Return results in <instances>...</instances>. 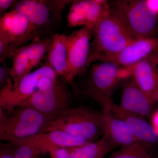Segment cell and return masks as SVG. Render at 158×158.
<instances>
[{
    "label": "cell",
    "mask_w": 158,
    "mask_h": 158,
    "mask_svg": "<svg viewBox=\"0 0 158 158\" xmlns=\"http://www.w3.org/2000/svg\"><path fill=\"white\" fill-rule=\"evenodd\" d=\"M87 67L94 62L111 61L122 51L138 39L116 6L110 7L93 27Z\"/></svg>",
    "instance_id": "1"
},
{
    "label": "cell",
    "mask_w": 158,
    "mask_h": 158,
    "mask_svg": "<svg viewBox=\"0 0 158 158\" xmlns=\"http://www.w3.org/2000/svg\"><path fill=\"white\" fill-rule=\"evenodd\" d=\"M7 116L0 108V139L11 143L45 132L52 121L36 109L27 106H19Z\"/></svg>",
    "instance_id": "2"
},
{
    "label": "cell",
    "mask_w": 158,
    "mask_h": 158,
    "mask_svg": "<svg viewBox=\"0 0 158 158\" xmlns=\"http://www.w3.org/2000/svg\"><path fill=\"white\" fill-rule=\"evenodd\" d=\"M68 85L57 75L43 78L39 82L37 91L20 106L34 108L53 120L70 107L71 94Z\"/></svg>",
    "instance_id": "3"
},
{
    "label": "cell",
    "mask_w": 158,
    "mask_h": 158,
    "mask_svg": "<svg viewBox=\"0 0 158 158\" xmlns=\"http://www.w3.org/2000/svg\"><path fill=\"white\" fill-rule=\"evenodd\" d=\"M100 116L101 113L87 107H70L49 122L45 132L61 130L93 142L102 134Z\"/></svg>",
    "instance_id": "4"
},
{
    "label": "cell",
    "mask_w": 158,
    "mask_h": 158,
    "mask_svg": "<svg viewBox=\"0 0 158 158\" xmlns=\"http://www.w3.org/2000/svg\"><path fill=\"white\" fill-rule=\"evenodd\" d=\"M46 60L44 64L33 72L26 75L16 83L9 79L0 90V108L9 113L29 99L37 90L40 80L57 75Z\"/></svg>",
    "instance_id": "5"
},
{
    "label": "cell",
    "mask_w": 158,
    "mask_h": 158,
    "mask_svg": "<svg viewBox=\"0 0 158 158\" xmlns=\"http://www.w3.org/2000/svg\"><path fill=\"white\" fill-rule=\"evenodd\" d=\"M93 27L85 26L67 36L68 74L65 82L70 85L75 94H80L74 81L76 77L85 73L90 53V39Z\"/></svg>",
    "instance_id": "6"
},
{
    "label": "cell",
    "mask_w": 158,
    "mask_h": 158,
    "mask_svg": "<svg viewBox=\"0 0 158 158\" xmlns=\"http://www.w3.org/2000/svg\"><path fill=\"white\" fill-rule=\"evenodd\" d=\"M42 34L40 28L14 9L6 12L0 19V39L9 45L12 56L15 50L29 41L42 37Z\"/></svg>",
    "instance_id": "7"
},
{
    "label": "cell",
    "mask_w": 158,
    "mask_h": 158,
    "mask_svg": "<svg viewBox=\"0 0 158 158\" xmlns=\"http://www.w3.org/2000/svg\"><path fill=\"white\" fill-rule=\"evenodd\" d=\"M116 6L137 39L152 37L157 15L149 9L147 1H118Z\"/></svg>",
    "instance_id": "8"
},
{
    "label": "cell",
    "mask_w": 158,
    "mask_h": 158,
    "mask_svg": "<svg viewBox=\"0 0 158 158\" xmlns=\"http://www.w3.org/2000/svg\"><path fill=\"white\" fill-rule=\"evenodd\" d=\"M94 100L100 105L102 110L110 111L128 126L138 141L153 146L158 142V135L154 127L142 116L129 113L115 104L110 97L98 94Z\"/></svg>",
    "instance_id": "9"
},
{
    "label": "cell",
    "mask_w": 158,
    "mask_h": 158,
    "mask_svg": "<svg viewBox=\"0 0 158 158\" xmlns=\"http://www.w3.org/2000/svg\"><path fill=\"white\" fill-rule=\"evenodd\" d=\"M131 76L129 68H124L113 61L99 62L92 66L88 89L110 97L119 80Z\"/></svg>",
    "instance_id": "10"
},
{
    "label": "cell",
    "mask_w": 158,
    "mask_h": 158,
    "mask_svg": "<svg viewBox=\"0 0 158 158\" xmlns=\"http://www.w3.org/2000/svg\"><path fill=\"white\" fill-rule=\"evenodd\" d=\"M90 141L61 130H54L47 132L11 142L14 145L27 144L37 148L42 154L48 153L52 148H73L80 147Z\"/></svg>",
    "instance_id": "11"
},
{
    "label": "cell",
    "mask_w": 158,
    "mask_h": 158,
    "mask_svg": "<svg viewBox=\"0 0 158 158\" xmlns=\"http://www.w3.org/2000/svg\"><path fill=\"white\" fill-rule=\"evenodd\" d=\"M106 11V5L102 0L73 1L67 15L68 27H93Z\"/></svg>",
    "instance_id": "12"
},
{
    "label": "cell",
    "mask_w": 158,
    "mask_h": 158,
    "mask_svg": "<svg viewBox=\"0 0 158 158\" xmlns=\"http://www.w3.org/2000/svg\"><path fill=\"white\" fill-rule=\"evenodd\" d=\"M130 69L131 76L138 87L156 102L158 93V51Z\"/></svg>",
    "instance_id": "13"
},
{
    "label": "cell",
    "mask_w": 158,
    "mask_h": 158,
    "mask_svg": "<svg viewBox=\"0 0 158 158\" xmlns=\"http://www.w3.org/2000/svg\"><path fill=\"white\" fill-rule=\"evenodd\" d=\"M154 102L138 87L132 77L125 83L119 106L129 113L142 116H149Z\"/></svg>",
    "instance_id": "14"
},
{
    "label": "cell",
    "mask_w": 158,
    "mask_h": 158,
    "mask_svg": "<svg viewBox=\"0 0 158 158\" xmlns=\"http://www.w3.org/2000/svg\"><path fill=\"white\" fill-rule=\"evenodd\" d=\"M100 126L103 135L106 136L116 147L138 141L128 126L107 110H102L101 113Z\"/></svg>",
    "instance_id": "15"
},
{
    "label": "cell",
    "mask_w": 158,
    "mask_h": 158,
    "mask_svg": "<svg viewBox=\"0 0 158 158\" xmlns=\"http://www.w3.org/2000/svg\"><path fill=\"white\" fill-rule=\"evenodd\" d=\"M158 51V38H139L127 46L111 61L123 68H130Z\"/></svg>",
    "instance_id": "16"
},
{
    "label": "cell",
    "mask_w": 158,
    "mask_h": 158,
    "mask_svg": "<svg viewBox=\"0 0 158 158\" xmlns=\"http://www.w3.org/2000/svg\"><path fill=\"white\" fill-rule=\"evenodd\" d=\"M52 36V44L46 60L57 74L65 81L68 74L67 36L65 34H56Z\"/></svg>",
    "instance_id": "17"
},
{
    "label": "cell",
    "mask_w": 158,
    "mask_h": 158,
    "mask_svg": "<svg viewBox=\"0 0 158 158\" xmlns=\"http://www.w3.org/2000/svg\"><path fill=\"white\" fill-rule=\"evenodd\" d=\"M13 9L40 28L45 26L50 18L51 10L45 1L23 0L16 2Z\"/></svg>",
    "instance_id": "18"
},
{
    "label": "cell",
    "mask_w": 158,
    "mask_h": 158,
    "mask_svg": "<svg viewBox=\"0 0 158 158\" xmlns=\"http://www.w3.org/2000/svg\"><path fill=\"white\" fill-rule=\"evenodd\" d=\"M116 146L106 136L96 142H90L80 147L71 148L72 158H103Z\"/></svg>",
    "instance_id": "19"
},
{
    "label": "cell",
    "mask_w": 158,
    "mask_h": 158,
    "mask_svg": "<svg viewBox=\"0 0 158 158\" xmlns=\"http://www.w3.org/2000/svg\"><path fill=\"white\" fill-rule=\"evenodd\" d=\"M11 58L13 64L9 71L12 82L16 83L23 77L30 73L32 69L28 53L27 46L15 50Z\"/></svg>",
    "instance_id": "20"
},
{
    "label": "cell",
    "mask_w": 158,
    "mask_h": 158,
    "mask_svg": "<svg viewBox=\"0 0 158 158\" xmlns=\"http://www.w3.org/2000/svg\"><path fill=\"white\" fill-rule=\"evenodd\" d=\"M53 40L52 35L38 37L27 45L32 69L36 67L43 59L44 55L49 52L52 44Z\"/></svg>",
    "instance_id": "21"
},
{
    "label": "cell",
    "mask_w": 158,
    "mask_h": 158,
    "mask_svg": "<svg viewBox=\"0 0 158 158\" xmlns=\"http://www.w3.org/2000/svg\"><path fill=\"white\" fill-rule=\"evenodd\" d=\"M153 146L142 141L122 146L121 148L109 158H144L150 153Z\"/></svg>",
    "instance_id": "22"
},
{
    "label": "cell",
    "mask_w": 158,
    "mask_h": 158,
    "mask_svg": "<svg viewBox=\"0 0 158 158\" xmlns=\"http://www.w3.org/2000/svg\"><path fill=\"white\" fill-rule=\"evenodd\" d=\"M13 145L15 158H40L42 154L37 148L29 144Z\"/></svg>",
    "instance_id": "23"
},
{
    "label": "cell",
    "mask_w": 158,
    "mask_h": 158,
    "mask_svg": "<svg viewBox=\"0 0 158 158\" xmlns=\"http://www.w3.org/2000/svg\"><path fill=\"white\" fill-rule=\"evenodd\" d=\"M71 148H52L49 150L50 158H72Z\"/></svg>",
    "instance_id": "24"
},
{
    "label": "cell",
    "mask_w": 158,
    "mask_h": 158,
    "mask_svg": "<svg viewBox=\"0 0 158 158\" xmlns=\"http://www.w3.org/2000/svg\"><path fill=\"white\" fill-rule=\"evenodd\" d=\"M0 158H15L14 145L10 143L1 144Z\"/></svg>",
    "instance_id": "25"
},
{
    "label": "cell",
    "mask_w": 158,
    "mask_h": 158,
    "mask_svg": "<svg viewBox=\"0 0 158 158\" xmlns=\"http://www.w3.org/2000/svg\"><path fill=\"white\" fill-rule=\"evenodd\" d=\"M2 62V65L0 66V86L1 88H3L8 83L9 79H11L10 75V68H9L7 65Z\"/></svg>",
    "instance_id": "26"
},
{
    "label": "cell",
    "mask_w": 158,
    "mask_h": 158,
    "mask_svg": "<svg viewBox=\"0 0 158 158\" xmlns=\"http://www.w3.org/2000/svg\"><path fill=\"white\" fill-rule=\"evenodd\" d=\"M12 53L9 45L2 39H0V61L4 62L8 57H11Z\"/></svg>",
    "instance_id": "27"
},
{
    "label": "cell",
    "mask_w": 158,
    "mask_h": 158,
    "mask_svg": "<svg viewBox=\"0 0 158 158\" xmlns=\"http://www.w3.org/2000/svg\"><path fill=\"white\" fill-rule=\"evenodd\" d=\"M16 1L14 0H0V15L1 17L6 13V11L11 7Z\"/></svg>",
    "instance_id": "28"
},
{
    "label": "cell",
    "mask_w": 158,
    "mask_h": 158,
    "mask_svg": "<svg viewBox=\"0 0 158 158\" xmlns=\"http://www.w3.org/2000/svg\"><path fill=\"white\" fill-rule=\"evenodd\" d=\"M149 9L154 13L158 14V0H147Z\"/></svg>",
    "instance_id": "29"
},
{
    "label": "cell",
    "mask_w": 158,
    "mask_h": 158,
    "mask_svg": "<svg viewBox=\"0 0 158 158\" xmlns=\"http://www.w3.org/2000/svg\"><path fill=\"white\" fill-rule=\"evenodd\" d=\"M153 121V125L152 126L154 127L156 132L158 135V111L155 113L154 116Z\"/></svg>",
    "instance_id": "30"
},
{
    "label": "cell",
    "mask_w": 158,
    "mask_h": 158,
    "mask_svg": "<svg viewBox=\"0 0 158 158\" xmlns=\"http://www.w3.org/2000/svg\"><path fill=\"white\" fill-rule=\"evenodd\" d=\"M144 158H153V156L150 153L146 157Z\"/></svg>",
    "instance_id": "31"
},
{
    "label": "cell",
    "mask_w": 158,
    "mask_h": 158,
    "mask_svg": "<svg viewBox=\"0 0 158 158\" xmlns=\"http://www.w3.org/2000/svg\"><path fill=\"white\" fill-rule=\"evenodd\" d=\"M156 102H157L158 104V93L157 95V96H156Z\"/></svg>",
    "instance_id": "32"
},
{
    "label": "cell",
    "mask_w": 158,
    "mask_h": 158,
    "mask_svg": "<svg viewBox=\"0 0 158 158\" xmlns=\"http://www.w3.org/2000/svg\"><path fill=\"white\" fill-rule=\"evenodd\" d=\"M153 158H158V156L157 157H156V158H154V157H153Z\"/></svg>",
    "instance_id": "33"
}]
</instances>
